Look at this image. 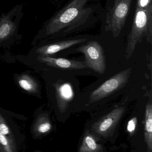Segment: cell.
I'll list each match as a JSON object with an SVG mask.
<instances>
[{"instance_id":"16","label":"cell","mask_w":152,"mask_h":152,"mask_svg":"<svg viewBox=\"0 0 152 152\" xmlns=\"http://www.w3.org/2000/svg\"><path fill=\"white\" fill-rule=\"evenodd\" d=\"M0 132L6 136L10 135V129L6 121L0 113Z\"/></svg>"},{"instance_id":"11","label":"cell","mask_w":152,"mask_h":152,"mask_svg":"<svg viewBox=\"0 0 152 152\" xmlns=\"http://www.w3.org/2000/svg\"><path fill=\"white\" fill-rule=\"evenodd\" d=\"M144 140L147 151L152 152V105L148 103L146 106L144 124Z\"/></svg>"},{"instance_id":"6","label":"cell","mask_w":152,"mask_h":152,"mask_svg":"<svg viewBox=\"0 0 152 152\" xmlns=\"http://www.w3.org/2000/svg\"><path fill=\"white\" fill-rule=\"evenodd\" d=\"M77 51L84 55L87 68L100 74L105 71L106 65L103 48L97 42L92 41L77 49Z\"/></svg>"},{"instance_id":"12","label":"cell","mask_w":152,"mask_h":152,"mask_svg":"<svg viewBox=\"0 0 152 152\" xmlns=\"http://www.w3.org/2000/svg\"><path fill=\"white\" fill-rule=\"evenodd\" d=\"M103 151V147L100 144L97 143L94 135L89 130L86 131L78 151L79 152H101Z\"/></svg>"},{"instance_id":"15","label":"cell","mask_w":152,"mask_h":152,"mask_svg":"<svg viewBox=\"0 0 152 152\" xmlns=\"http://www.w3.org/2000/svg\"><path fill=\"white\" fill-rule=\"evenodd\" d=\"M0 151L14 152L16 151V145L11 137H8L0 132Z\"/></svg>"},{"instance_id":"13","label":"cell","mask_w":152,"mask_h":152,"mask_svg":"<svg viewBox=\"0 0 152 152\" xmlns=\"http://www.w3.org/2000/svg\"><path fill=\"white\" fill-rule=\"evenodd\" d=\"M51 129L52 125L48 117L42 114L37 118L34 125L33 131L36 136H39L48 133Z\"/></svg>"},{"instance_id":"5","label":"cell","mask_w":152,"mask_h":152,"mask_svg":"<svg viewBox=\"0 0 152 152\" xmlns=\"http://www.w3.org/2000/svg\"><path fill=\"white\" fill-rule=\"evenodd\" d=\"M131 68L119 72L93 91L89 96L90 104L96 102L124 87L129 80Z\"/></svg>"},{"instance_id":"7","label":"cell","mask_w":152,"mask_h":152,"mask_svg":"<svg viewBox=\"0 0 152 152\" xmlns=\"http://www.w3.org/2000/svg\"><path fill=\"white\" fill-rule=\"evenodd\" d=\"M125 110V107H124L114 108L92 125L91 127L92 132L95 134L104 137H109L113 133L124 114Z\"/></svg>"},{"instance_id":"10","label":"cell","mask_w":152,"mask_h":152,"mask_svg":"<svg viewBox=\"0 0 152 152\" xmlns=\"http://www.w3.org/2000/svg\"><path fill=\"white\" fill-rule=\"evenodd\" d=\"M56 96L58 107L61 113H64L74 96L72 88L68 83L56 85Z\"/></svg>"},{"instance_id":"4","label":"cell","mask_w":152,"mask_h":152,"mask_svg":"<svg viewBox=\"0 0 152 152\" xmlns=\"http://www.w3.org/2000/svg\"><path fill=\"white\" fill-rule=\"evenodd\" d=\"M132 0H114L107 14L106 31H111L114 38L119 37L125 25Z\"/></svg>"},{"instance_id":"14","label":"cell","mask_w":152,"mask_h":152,"mask_svg":"<svg viewBox=\"0 0 152 152\" xmlns=\"http://www.w3.org/2000/svg\"><path fill=\"white\" fill-rule=\"evenodd\" d=\"M18 82L19 86L24 90L35 93L39 89V85L33 78L27 74H23L18 78Z\"/></svg>"},{"instance_id":"3","label":"cell","mask_w":152,"mask_h":152,"mask_svg":"<svg viewBox=\"0 0 152 152\" xmlns=\"http://www.w3.org/2000/svg\"><path fill=\"white\" fill-rule=\"evenodd\" d=\"M24 13L23 5H17L8 12L2 13L0 17V48L13 44L20 39L19 25Z\"/></svg>"},{"instance_id":"18","label":"cell","mask_w":152,"mask_h":152,"mask_svg":"<svg viewBox=\"0 0 152 152\" xmlns=\"http://www.w3.org/2000/svg\"><path fill=\"white\" fill-rule=\"evenodd\" d=\"M152 5V0H137L136 8L140 9H145Z\"/></svg>"},{"instance_id":"17","label":"cell","mask_w":152,"mask_h":152,"mask_svg":"<svg viewBox=\"0 0 152 152\" xmlns=\"http://www.w3.org/2000/svg\"><path fill=\"white\" fill-rule=\"evenodd\" d=\"M137 120V117H133L131 119L127 124V131L130 134H133L136 129Z\"/></svg>"},{"instance_id":"9","label":"cell","mask_w":152,"mask_h":152,"mask_svg":"<svg viewBox=\"0 0 152 152\" xmlns=\"http://www.w3.org/2000/svg\"><path fill=\"white\" fill-rule=\"evenodd\" d=\"M36 60L48 66L64 70H80L87 68L84 61L54 58L51 56L37 55Z\"/></svg>"},{"instance_id":"8","label":"cell","mask_w":152,"mask_h":152,"mask_svg":"<svg viewBox=\"0 0 152 152\" xmlns=\"http://www.w3.org/2000/svg\"><path fill=\"white\" fill-rule=\"evenodd\" d=\"M86 40V39H80L51 42H42L39 43L38 46L35 47L34 53L37 55L50 56L61 50L84 42Z\"/></svg>"},{"instance_id":"1","label":"cell","mask_w":152,"mask_h":152,"mask_svg":"<svg viewBox=\"0 0 152 152\" xmlns=\"http://www.w3.org/2000/svg\"><path fill=\"white\" fill-rule=\"evenodd\" d=\"M90 0H72L43 24L32 41L33 45L53 39L64 29L74 24L91 12L86 8Z\"/></svg>"},{"instance_id":"2","label":"cell","mask_w":152,"mask_h":152,"mask_svg":"<svg viewBox=\"0 0 152 152\" xmlns=\"http://www.w3.org/2000/svg\"><path fill=\"white\" fill-rule=\"evenodd\" d=\"M145 37L147 42L152 44V5L145 9L136 8L131 30L128 36L125 56L127 59L131 57L137 45Z\"/></svg>"}]
</instances>
